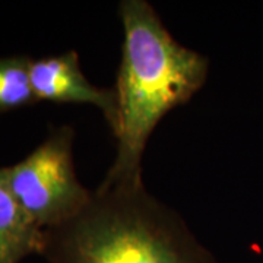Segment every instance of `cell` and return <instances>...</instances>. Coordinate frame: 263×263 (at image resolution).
Returning a JSON list of instances; mask_svg holds the SVG:
<instances>
[{"instance_id": "obj_1", "label": "cell", "mask_w": 263, "mask_h": 263, "mask_svg": "<svg viewBox=\"0 0 263 263\" xmlns=\"http://www.w3.org/2000/svg\"><path fill=\"white\" fill-rule=\"evenodd\" d=\"M122 60L117 70V154L101 186H142V158L152 132L189 103L208 79L209 60L181 46L145 0H123Z\"/></svg>"}, {"instance_id": "obj_2", "label": "cell", "mask_w": 263, "mask_h": 263, "mask_svg": "<svg viewBox=\"0 0 263 263\" xmlns=\"http://www.w3.org/2000/svg\"><path fill=\"white\" fill-rule=\"evenodd\" d=\"M41 256L48 263H218L143 184H100L78 215L44 230Z\"/></svg>"}, {"instance_id": "obj_3", "label": "cell", "mask_w": 263, "mask_h": 263, "mask_svg": "<svg viewBox=\"0 0 263 263\" xmlns=\"http://www.w3.org/2000/svg\"><path fill=\"white\" fill-rule=\"evenodd\" d=\"M73 141V127L65 124L51 129L47 138L24 160L5 167L12 195L43 231L78 215L94 193L76 176Z\"/></svg>"}, {"instance_id": "obj_4", "label": "cell", "mask_w": 263, "mask_h": 263, "mask_svg": "<svg viewBox=\"0 0 263 263\" xmlns=\"http://www.w3.org/2000/svg\"><path fill=\"white\" fill-rule=\"evenodd\" d=\"M29 78L37 101L94 105L113 132L117 120L116 91L95 86L86 79L75 50L32 60Z\"/></svg>"}, {"instance_id": "obj_5", "label": "cell", "mask_w": 263, "mask_h": 263, "mask_svg": "<svg viewBox=\"0 0 263 263\" xmlns=\"http://www.w3.org/2000/svg\"><path fill=\"white\" fill-rule=\"evenodd\" d=\"M44 231L19 206L0 167V263H21L31 254H41Z\"/></svg>"}, {"instance_id": "obj_6", "label": "cell", "mask_w": 263, "mask_h": 263, "mask_svg": "<svg viewBox=\"0 0 263 263\" xmlns=\"http://www.w3.org/2000/svg\"><path fill=\"white\" fill-rule=\"evenodd\" d=\"M31 62L24 54L0 57V114L38 103L29 78Z\"/></svg>"}]
</instances>
